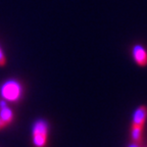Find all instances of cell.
I'll list each match as a JSON object with an SVG mask.
<instances>
[{"mask_svg": "<svg viewBox=\"0 0 147 147\" xmlns=\"http://www.w3.org/2000/svg\"><path fill=\"white\" fill-rule=\"evenodd\" d=\"M147 121V105H140L134 111L131 125L132 143L140 144Z\"/></svg>", "mask_w": 147, "mask_h": 147, "instance_id": "obj_1", "label": "cell"}, {"mask_svg": "<svg viewBox=\"0 0 147 147\" xmlns=\"http://www.w3.org/2000/svg\"><path fill=\"white\" fill-rule=\"evenodd\" d=\"M23 89L21 84L18 81L9 80L3 83L0 88V95L4 100L7 101H18L21 98Z\"/></svg>", "mask_w": 147, "mask_h": 147, "instance_id": "obj_2", "label": "cell"}, {"mask_svg": "<svg viewBox=\"0 0 147 147\" xmlns=\"http://www.w3.org/2000/svg\"><path fill=\"white\" fill-rule=\"evenodd\" d=\"M49 125L44 119H38L33 126V144L36 147H44L47 143Z\"/></svg>", "mask_w": 147, "mask_h": 147, "instance_id": "obj_3", "label": "cell"}, {"mask_svg": "<svg viewBox=\"0 0 147 147\" xmlns=\"http://www.w3.org/2000/svg\"><path fill=\"white\" fill-rule=\"evenodd\" d=\"M132 55H133L135 62L139 67H146L147 65V50L142 45L137 44V45L133 46Z\"/></svg>", "mask_w": 147, "mask_h": 147, "instance_id": "obj_4", "label": "cell"}, {"mask_svg": "<svg viewBox=\"0 0 147 147\" xmlns=\"http://www.w3.org/2000/svg\"><path fill=\"white\" fill-rule=\"evenodd\" d=\"M0 117L9 125L13 119V113L12 110L6 105V102L4 100H0Z\"/></svg>", "mask_w": 147, "mask_h": 147, "instance_id": "obj_5", "label": "cell"}, {"mask_svg": "<svg viewBox=\"0 0 147 147\" xmlns=\"http://www.w3.org/2000/svg\"><path fill=\"white\" fill-rule=\"evenodd\" d=\"M6 64V58H5V55L3 53L2 49L0 47V67H4Z\"/></svg>", "mask_w": 147, "mask_h": 147, "instance_id": "obj_6", "label": "cell"}, {"mask_svg": "<svg viewBox=\"0 0 147 147\" xmlns=\"http://www.w3.org/2000/svg\"><path fill=\"white\" fill-rule=\"evenodd\" d=\"M129 147H140V144H136V143H132Z\"/></svg>", "mask_w": 147, "mask_h": 147, "instance_id": "obj_7", "label": "cell"}]
</instances>
